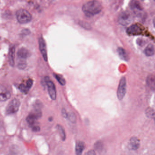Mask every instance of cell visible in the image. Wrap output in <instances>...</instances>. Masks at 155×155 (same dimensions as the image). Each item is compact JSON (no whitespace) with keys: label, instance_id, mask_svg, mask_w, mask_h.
Masks as SVG:
<instances>
[{"label":"cell","instance_id":"1","mask_svg":"<svg viewBox=\"0 0 155 155\" xmlns=\"http://www.w3.org/2000/svg\"><path fill=\"white\" fill-rule=\"evenodd\" d=\"M102 6L99 2L91 1L85 3L82 7V10L87 17L91 18L99 13L102 9Z\"/></svg>","mask_w":155,"mask_h":155},{"label":"cell","instance_id":"2","mask_svg":"<svg viewBox=\"0 0 155 155\" xmlns=\"http://www.w3.org/2000/svg\"><path fill=\"white\" fill-rule=\"evenodd\" d=\"M17 20L21 24L28 23L31 21L32 17L28 11L23 9L19 10L16 13Z\"/></svg>","mask_w":155,"mask_h":155},{"label":"cell","instance_id":"3","mask_svg":"<svg viewBox=\"0 0 155 155\" xmlns=\"http://www.w3.org/2000/svg\"><path fill=\"white\" fill-rule=\"evenodd\" d=\"M127 32L130 36H138L145 33V28L139 23H136L130 26L127 30Z\"/></svg>","mask_w":155,"mask_h":155},{"label":"cell","instance_id":"4","mask_svg":"<svg viewBox=\"0 0 155 155\" xmlns=\"http://www.w3.org/2000/svg\"><path fill=\"white\" fill-rule=\"evenodd\" d=\"M42 116L41 111L38 109H36L33 111H31L28 116L27 117L26 120L28 123L31 127L37 125V121Z\"/></svg>","mask_w":155,"mask_h":155},{"label":"cell","instance_id":"5","mask_svg":"<svg viewBox=\"0 0 155 155\" xmlns=\"http://www.w3.org/2000/svg\"><path fill=\"white\" fill-rule=\"evenodd\" d=\"M133 20L131 14L128 11L122 12L118 17V22L123 26L129 25Z\"/></svg>","mask_w":155,"mask_h":155},{"label":"cell","instance_id":"6","mask_svg":"<svg viewBox=\"0 0 155 155\" xmlns=\"http://www.w3.org/2000/svg\"><path fill=\"white\" fill-rule=\"evenodd\" d=\"M20 102L17 99L12 100L9 103L6 110L7 115H12L18 112L20 106Z\"/></svg>","mask_w":155,"mask_h":155},{"label":"cell","instance_id":"7","mask_svg":"<svg viewBox=\"0 0 155 155\" xmlns=\"http://www.w3.org/2000/svg\"><path fill=\"white\" fill-rule=\"evenodd\" d=\"M127 90V81L125 77H122L120 79L117 91V96L119 100H122L126 93Z\"/></svg>","mask_w":155,"mask_h":155},{"label":"cell","instance_id":"8","mask_svg":"<svg viewBox=\"0 0 155 155\" xmlns=\"http://www.w3.org/2000/svg\"><path fill=\"white\" fill-rule=\"evenodd\" d=\"M45 81L48 86V91L50 97L51 99L55 100L57 98V91H56V87L53 82L50 80L49 78H45Z\"/></svg>","mask_w":155,"mask_h":155},{"label":"cell","instance_id":"9","mask_svg":"<svg viewBox=\"0 0 155 155\" xmlns=\"http://www.w3.org/2000/svg\"><path fill=\"white\" fill-rule=\"evenodd\" d=\"M129 6L131 10L133 11L136 15L140 17L142 14L144 9L141 3L137 1H132L130 3Z\"/></svg>","mask_w":155,"mask_h":155},{"label":"cell","instance_id":"10","mask_svg":"<svg viewBox=\"0 0 155 155\" xmlns=\"http://www.w3.org/2000/svg\"><path fill=\"white\" fill-rule=\"evenodd\" d=\"M10 92L3 85L0 84V101H5L10 98Z\"/></svg>","mask_w":155,"mask_h":155},{"label":"cell","instance_id":"11","mask_svg":"<svg viewBox=\"0 0 155 155\" xmlns=\"http://www.w3.org/2000/svg\"><path fill=\"white\" fill-rule=\"evenodd\" d=\"M39 45L41 52L45 61H48V54H47V47L46 42L42 37H41L39 40Z\"/></svg>","mask_w":155,"mask_h":155},{"label":"cell","instance_id":"12","mask_svg":"<svg viewBox=\"0 0 155 155\" xmlns=\"http://www.w3.org/2000/svg\"><path fill=\"white\" fill-rule=\"evenodd\" d=\"M17 55L19 61H25V60L29 57L30 52L26 48H21L18 51Z\"/></svg>","mask_w":155,"mask_h":155},{"label":"cell","instance_id":"13","mask_svg":"<svg viewBox=\"0 0 155 155\" xmlns=\"http://www.w3.org/2000/svg\"><path fill=\"white\" fill-rule=\"evenodd\" d=\"M140 146V141L136 137H132L130 140V147L133 150H137Z\"/></svg>","mask_w":155,"mask_h":155},{"label":"cell","instance_id":"14","mask_svg":"<svg viewBox=\"0 0 155 155\" xmlns=\"http://www.w3.org/2000/svg\"><path fill=\"white\" fill-rule=\"evenodd\" d=\"M15 48L13 45L10 47L9 51V61L12 67H13L15 64Z\"/></svg>","mask_w":155,"mask_h":155},{"label":"cell","instance_id":"15","mask_svg":"<svg viewBox=\"0 0 155 155\" xmlns=\"http://www.w3.org/2000/svg\"><path fill=\"white\" fill-rule=\"evenodd\" d=\"M117 51L119 57L121 60L126 61H128L129 59L128 55L127 54L126 51L123 48L119 47L118 48Z\"/></svg>","mask_w":155,"mask_h":155},{"label":"cell","instance_id":"16","mask_svg":"<svg viewBox=\"0 0 155 155\" xmlns=\"http://www.w3.org/2000/svg\"><path fill=\"white\" fill-rule=\"evenodd\" d=\"M85 145L84 142L81 141H78L76 143V155H81L83 150L85 149Z\"/></svg>","mask_w":155,"mask_h":155},{"label":"cell","instance_id":"17","mask_svg":"<svg viewBox=\"0 0 155 155\" xmlns=\"http://www.w3.org/2000/svg\"><path fill=\"white\" fill-rule=\"evenodd\" d=\"M154 51L155 49L154 45L152 44H150L146 47L144 50V52L147 57H151L154 55Z\"/></svg>","mask_w":155,"mask_h":155},{"label":"cell","instance_id":"18","mask_svg":"<svg viewBox=\"0 0 155 155\" xmlns=\"http://www.w3.org/2000/svg\"><path fill=\"white\" fill-rule=\"evenodd\" d=\"M147 82L148 87L154 90L155 87V79L154 76L152 75L148 76L147 78Z\"/></svg>","mask_w":155,"mask_h":155},{"label":"cell","instance_id":"19","mask_svg":"<svg viewBox=\"0 0 155 155\" xmlns=\"http://www.w3.org/2000/svg\"><path fill=\"white\" fill-rule=\"evenodd\" d=\"M57 128L62 140H65L66 139V133H65V130L62 126L59 125H57Z\"/></svg>","mask_w":155,"mask_h":155},{"label":"cell","instance_id":"20","mask_svg":"<svg viewBox=\"0 0 155 155\" xmlns=\"http://www.w3.org/2000/svg\"><path fill=\"white\" fill-rule=\"evenodd\" d=\"M146 116L149 118H154L155 117L154 110L151 107H148L145 111Z\"/></svg>","mask_w":155,"mask_h":155},{"label":"cell","instance_id":"21","mask_svg":"<svg viewBox=\"0 0 155 155\" xmlns=\"http://www.w3.org/2000/svg\"><path fill=\"white\" fill-rule=\"evenodd\" d=\"M54 76L55 78L57 80V81H58L59 83L61 85H62V86L65 85V84H66V81L61 76L56 74H54Z\"/></svg>","mask_w":155,"mask_h":155},{"label":"cell","instance_id":"22","mask_svg":"<svg viewBox=\"0 0 155 155\" xmlns=\"http://www.w3.org/2000/svg\"><path fill=\"white\" fill-rule=\"evenodd\" d=\"M67 118L72 123H74L76 122L77 119H76V115L73 112H70V113H68Z\"/></svg>","mask_w":155,"mask_h":155},{"label":"cell","instance_id":"23","mask_svg":"<svg viewBox=\"0 0 155 155\" xmlns=\"http://www.w3.org/2000/svg\"><path fill=\"white\" fill-rule=\"evenodd\" d=\"M79 24L82 28H84L86 29L91 30V25L88 24V23H87V22L81 21L79 22Z\"/></svg>","mask_w":155,"mask_h":155},{"label":"cell","instance_id":"24","mask_svg":"<svg viewBox=\"0 0 155 155\" xmlns=\"http://www.w3.org/2000/svg\"><path fill=\"white\" fill-rule=\"evenodd\" d=\"M95 148L98 151H100L101 150H102V149L103 148V144L101 143V141H97L95 144Z\"/></svg>","mask_w":155,"mask_h":155},{"label":"cell","instance_id":"25","mask_svg":"<svg viewBox=\"0 0 155 155\" xmlns=\"http://www.w3.org/2000/svg\"><path fill=\"white\" fill-rule=\"evenodd\" d=\"M19 88L20 90L21 91L24 92V93H27L29 91V90L27 88L26 85H24V84H21L20 85Z\"/></svg>","mask_w":155,"mask_h":155},{"label":"cell","instance_id":"26","mask_svg":"<svg viewBox=\"0 0 155 155\" xmlns=\"http://www.w3.org/2000/svg\"><path fill=\"white\" fill-rule=\"evenodd\" d=\"M33 81L31 79H29L28 81H27V83H26V87H27V88L29 90L32 87V85H33Z\"/></svg>","mask_w":155,"mask_h":155},{"label":"cell","instance_id":"27","mask_svg":"<svg viewBox=\"0 0 155 155\" xmlns=\"http://www.w3.org/2000/svg\"><path fill=\"white\" fill-rule=\"evenodd\" d=\"M137 43L138 45L140 46H143V45H144L145 43V40L142 38L138 39L137 40Z\"/></svg>","mask_w":155,"mask_h":155},{"label":"cell","instance_id":"28","mask_svg":"<svg viewBox=\"0 0 155 155\" xmlns=\"http://www.w3.org/2000/svg\"><path fill=\"white\" fill-rule=\"evenodd\" d=\"M85 155H96V152L93 150H88Z\"/></svg>","mask_w":155,"mask_h":155},{"label":"cell","instance_id":"29","mask_svg":"<svg viewBox=\"0 0 155 155\" xmlns=\"http://www.w3.org/2000/svg\"><path fill=\"white\" fill-rule=\"evenodd\" d=\"M61 113H62V115L64 118H67V117H68V113L66 111V110L65 109H63L61 111Z\"/></svg>","mask_w":155,"mask_h":155}]
</instances>
